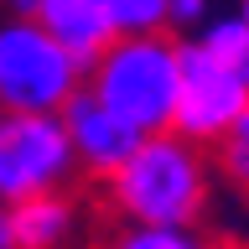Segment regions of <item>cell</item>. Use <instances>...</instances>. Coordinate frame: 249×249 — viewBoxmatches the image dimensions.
<instances>
[{
  "mask_svg": "<svg viewBox=\"0 0 249 249\" xmlns=\"http://www.w3.org/2000/svg\"><path fill=\"white\" fill-rule=\"evenodd\" d=\"M213 151L177 130L140 135V145L104 177V202L120 223L192 229L213 202Z\"/></svg>",
  "mask_w": 249,
  "mask_h": 249,
  "instance_id": "cell-1",
  "label": "cell"
},
{
  "mask_svg": "<svg viewBox=\"0 0 249 249\" xmlns=\"http://www.w3.org/2000/svg\"><path fill=\"white\" fill-rule=\"evenodd\" d=\"M249 104V26L233 11H213L182 36V93L171 130L197 145H218Z\"/></svg>",
  "mask_w": 249,
  "mask_h": 249,
  "instance_id": "cell-2",
  "label": "cell"
},
{
  "mask_svg": "<svg viewBox=\"0 0 249 249\" xmlns=\"http://www.w3.org/2000/svg\"><path fill=\"white\" fill-rule=\"evenodd\" d=\"M83 89L109 104L130 130L156 135L177 120V93H182V42L171 31H140L114 42L89 62Z\"/></svg>",
  "mask_w": 249,
  "mask_h": 249,
  "instance_id": "cell-3",
  "label": "cell"
},
{
  "mask_svg": "<svg viewBox=\"0 0 249 249\" xmlns=\"http://www.w3.org/2000/svg\"><path fill=\"white\" fill-rule=\"evenodd\" d=\"M83 62L26 11L0 16V114H57L83 89Z\"/></svg>",
  "mask_w": 249,
  "mask_h": 249,
  "instance_id": "cell-4",
  "label": "cell"
},
{
  "mask_svg": "<svg viewBox=\"0 0 249 249\" xmlns=\"http://www.w3.org/2000/svg\"><path fill=\"white\" fill-rule=\"evenodd\" d=\"M78 177L62 114H0V202L68 192Z\"/></svg>",
  "mask_w": 249,
  "mask_h": 249,
  "instance_id": "cell-5",
  "label": "cell"
},
{
  "mask_svg": "<svg viewBox=\"0 0 249 249\" xmlns=\"http://www.w3.org/2000/svg\"><path fill=\"white\" fill-rule=\"evenodd\" d=\"M57 114H62V130H68V145H73L78 177L104 182L109 171L140 145V130H130V124H124L109 104H99L89 89H78Z\"/></svg>",
  "mask_w": 249,
  "mask_h": 249,
  "instance_id": "cell-6",
  "label": "cell"
},
{
  "mask_svg": "<svg viewBox=\"0 0 249 249\" xmlns=\"http://www.w3.org/2000/svg\"><path fill=\"white\" fill-rule=\"evenodd\" d=\"M78 213L73 192H36V197L11 202V233L16 249H68L78 239Z\"/></svg>",
  "mask_w": 249,
  "mask_h": 249,
  "instance_id": "cell-7",
  "label": "cell"
},
{
  "mask_svg": "<svg viewBox=\"0 0 249 249\" xmlns=\"http://www.w3.org/2000/svg\"><path fill=\"white\" fill-rule=\"evenodd\" d=\"M31 16H36L83 68L114 42V21H109V11L99 5V0H42Z\"/></svg>",
  "mask_w": 249,
  "mask_h": 249,
  "instance_id": "cell-8",
  "label": "cell"
},
{
  "mask_svg": "<svg viewBox=\"0 0 249 249\" xmlns=\"http://www.w3.org/2000/svg\"><path fill=\"white\" fill-rule=\"evenodd\" d=\"M104 249H218L208 233L192 229H166V223H120L104 239Z\"/></svg>",
  "mask_w": 249,
  "mask_h": 249,
  "instance_id": "cell-9",
  "label": "cell"
},
{
  "mask_svg": "<svg viewBox=\"0 0 249 249\" xmlns=\"http://www.w3.org/2000/svg\"><path fill=\"white\" fill-rule=\"evenodd\" d=\"M208 151H213L218 182L229 187L233 197H244V202H249V104L239 109V120L229 124V135L218 140V145H208Z\"/></svg>",
  "mask_w": 249,
  "mask_h": 249,
  "instance_id": "cell-10",
  "label": "cell"
},
{
  "mask_svg": "<svg viewBox=\"0 0 249 249\" xmlns=\"http://www.w3.org/2000/svg\"><path fill=\"white\" fill-rule=\"evenodd\" d=\"M114 21V36H140V31H171L166 0H99Z\"/></svg>",
  "mask_w": 249,
  "mask_h": 249,
  "instance_id": "cell-11",
  "label": "cell"
},
{
  "mask_svg": "<svg viewBox=\"0 0 249 249\" xmlns=\"http://www.w3.org/2000/svg\"><path fill=\"white\" fill-rule=\"evenodd\" d=\"M166 5H171V31H192L218 11V0H166Z\"/></svg>",
  "mask_w": 249,
  "mask_h": 249,
  "instance_id": "cell-12",
  "label": "cell"
},
{
  "mask_svg": "<svg viewBox=\"0 0 249 249\" xmlns=\"http://www.w3.org/2000/svg\"><path fill=\"white\" fill-rule=\"evenodd\" d=\"M0 249H16V233H11V202H0Z\"/></svg>",
  "mask_w": 249,
  "mask_h": 249,
  "instance_id": "cell-13",
  "label": "cell"
},
{
  "mask_svg": "<svg viewBox=\"0 0 249 249\" xmlns=\"http://www.w3.org/2000/svg\"><path fill=\"white\" fill-rule=\"evenodd\" d=\"M36 5H42V0H11V11H26V16L36 11Z\"/></svg>",
  "mask_w": 249,
  "mask_h": 249,
  "instance_id": "cell-14",
  "label": "cell"
},
{
  "mask_svg": "<svg viewBox=\"0 0 249 249\" xmlns=\"http://www.w3.org/2000/svg\"><path fill=\"white\" fill-rule=\"evenodd\" d=\"M233 16H239V21L249 26V0H233Z\"/></svg>",
  "mask_w": 249,
  "mask_h": 249,
  "instance_id": "cell-15",
  "label": "cell"
}]
</instances>
